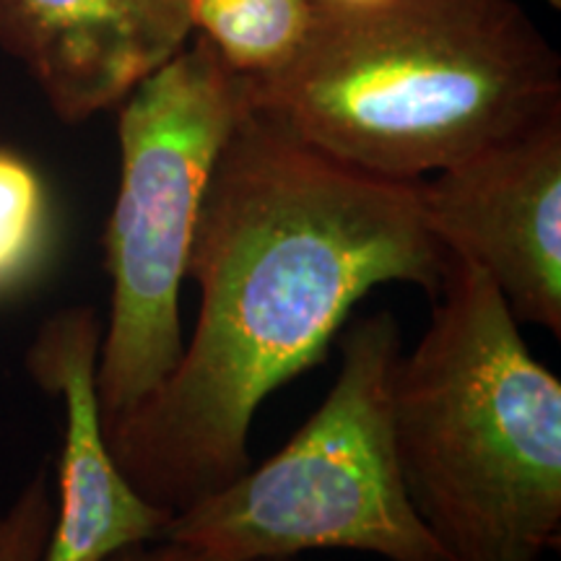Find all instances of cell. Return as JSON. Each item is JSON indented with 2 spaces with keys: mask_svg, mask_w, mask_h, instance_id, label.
I'll return each mask as SVG.
<instances>
[{
  "mask_svg": "<svg viewBox=\"0 0 561 561\" xmlns=\"http://www.w3.org/2000/svg\"><path fill=\"white\" fill-rule=\"evenodd\" d=\"M450 255L416 182L341 164L244 110L216 159L187 261L195 331L164 385L104 432L112 458L178 515L248 471L255 411L328 359L371 289L437 297Z\"/></svg>",
  "mask_w": 561,
  "mask_h": 561,
  "instance_id": "cell-1",
  "label": "cell"
},
{
  "mask_svg": "<svg viewBox=\"0 0 561 561\" xmlns=\"http://www.w3.org/2000/svg\"><path fill=\"white\" fill-rule=\"evenodd\" d=\"M248 110L341 164L416 182L561 112V58L512 0H318L289 66L242 79Z\"/></svg>",
  "mask_w": 561,
  "mask_h": 561,
  "instance_id": "cell-2",
  "label": "cell"
},
{
  "mask_svg": "<svg viewBox=\"0 0 561 561\" xmlns=\"http://www.w3.org/2000/svg\"><path fill=\"white\" fill-rule=\"evenodd\" d=\"M405 494L450 561H543L561 543V382L494 284L450 255L392 380Z\"/></svg>",
  "mask_w": 561,
  "mask_h": 561,
  "instance_id": "cell-3",
  "label": "cell"
},
{
  "mask_svg": "<svg viewBox=\"0 0 561 561\" xmlns=\"http://www.w3.org/2000/svg\"><path fill=\"white\" fill-rule=\"evenodd\" d=\"M341 367L320 409L273 458L172 517L164 538L227 561L320 549L388 561H450L405 494L392 437V380L403 354L396 314L348 320Z\"/></svg>",
  "mask_w": 561,
  "mask_h": 561,
  "instance_id": "cell-4",
  "label": "cell"
},
{
  "mask_svg": "<svg viewBox=\"0 0 561 561\" xmlns=\"http://www.w3.org/2000/svg\"><path fill=\"white\" fill-rule=\"evenodd\" d=\"M121 182L104 229L110 312L96 364L104 424L149 401L180 362V291L216 159L248 110L203 37L117 104Z\"/></svg>",
  "mask_w": 561,
  "mask_h": 561,
  "instance_id": "cell-5",
  "label": "cell"
},
{
  "mask_svg": "<svg viewBox=\"0 0 561 561\" xmlns=\"http://www.w3.org/2000/svg\"><path fill=\"white\" fill-rule=\"evenodd\" d=\"M447 255L486 276L520 325L561 339V112L416 180Z\"/></svg>",
  "mask_w": 561,
  "mask_h": 561,
  "instance_id": "cell-6",
  "label": "cell"
},
{
  "mask_svg": "<svg viewBox=\"0 0 561 561\" xmlns=\"http://www.w3.org/2000/svg\"><path fill=\"white\" fill-rule=\"evenodd\" d=\"M102 333L94 307H62L42 322L24 354L32 382L62 405L55 515L39 561H104L161 541L174 517L133 489L112 458L96 396Z\"/></svg>",
  "mask_w": 561,
  "mask_h": 561,
  "instance_id": "cell-7",
  "label": "cell"
},
{
  "mask_svg": "<svg viewBox=\"0 0 561 561\" xmlns=\"http://www.w3.org/2000/svg\"><path fill=\"white\" fill-rule=\"evenodd\" d=\"M191 34L187 0H0V50L68 125L115 110Z\"/></svg>",
  "mask_w": 561,
  "mask_h": 561,
  "instance_id": "cell-8",
  "label": "cell"
},
{
  "mask_svg": "<svg viewBox=\"0 0 561 561\" xmlns=\"http://www.w3.org/2000/svg\"><path fill=\"white\" fill-rule=\"evenodd\" d=\"M193 32L242 79H265L297 58L318 0H187Z\"/></svg>",
  "mask_w": 561,
  "mask_h": 561,
  "instance_id": "cell-9",
  "label": "cell"
},
{
  "mask_svg": "<svg viewBox=\"0 0 561 561\" xmlns=\"http://www.w3.org/2000/svg\"><path fill=\"white\" fill-rule=\"evenodd\" d=\"M55 216L37 167L0 146V299L24 291L50 261Z\"/></svg>",
  "mask_w": 561,
  "mask_h": 561,
  "instance_id": "cell-10",
  "label": "cell"
},
{
  "mask_svg": "<svg viewBox=\"0 0 561 561\" xmlns=\"http://www.w3.org/2000/svg\"><path fill=\"white\" fill-rule=\"evenodd\" d=\"M53 515V479L42 466L0 512V561H39L50 536Z\"/></svg>",
  "mask_w": 561,
  "mask_h": 561,
  "instance_id": "cell-11",
  "label": "cell"
},
{
  "mask_svg": "<svg viewBox=\"0 0 561 561\" xmlns=\"http://www.w3.org/2000/svg\"><path fill=\"white\" fill-rule=\"evenodd\" d=\"M104 561H227V559H219L214 557V553L195 549V546L161 538V541L130 546V549L117 551L115 557Z\"/></svg>",
  "mask_w": 561,
  "mask_h": 561,
  "instance_id": "cell-12",
  "label": "cell"
},
{
  "mask_svg": "<svg viewBox=\"0 0 561 561\" xmlns=\"http://www.w3.org/2000/svg\"><path fill=\"white\" fill-rule=\"evenodd\" d=\"M325 5H335V9H364V5L382 3V0H320Z\"/></svg>",
  "mask_w": 561,
  "mask_h": 561,
  "instance_id": "cell-13",
  "label": "cell"
},
{
  "mask_svg": "<svg viewBox=\"0 0 561 561\" xmlns=\"http://www.w3.org/2000/svg\"><path fill=\"white\" fill-rule=\"evenodd\" d=\"M546 3H549V5H551V9H557V11L561 9V0H546Z\"/></svg>",
  "mask_w": 561,
  "mask_h": 561,
  "instance_id": "cell-14",
  "label": "cell"
},
{
  "mask_svg": "<svg viewBox=\"0 0 561 561\" xmlns=\"http://www.w3.org/2000/svg\"><path fill=\"white\" fill-rule=\"evenodd\" d=\"M273 561H294V559H273Z\"/></svg>",
  "mask_w": 561,
  "mask_h": 561,
  "instance_id": "cell-15",
  "label": "cell"
}]
</instances>
